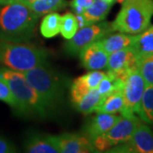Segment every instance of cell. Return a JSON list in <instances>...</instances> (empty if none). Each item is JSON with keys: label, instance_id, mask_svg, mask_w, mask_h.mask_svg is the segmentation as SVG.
Listing matches in <instances>:
<instances>
[{"label": "cell", "instance_id": "cell-1", "mask_svg": "<svg viewBox=\"0 0 153 153\" xmlns=\"http://www.w3.org/2000/svg\"><path fill=\"white\" fill-rule=\"evenodd\" d=\"M38 18V15L22 2L0 5V39L29 42L33 38Z\"/></svg>", "mask_w": 153, "mask_h": 153}, {"label": "cell", "instance_id": "cell-2", "mask_svg": "<svg viewBox=\"0 0 153 153\" xmlns=\"http://www.w3.org/2000/svg\"><path fill=\"white\" fill-rule=\"evenodd\" d=\"M46 49L29 42H13L0 39V64L6 68L24 72L48 64Z\"/></svg>", "mask_w": 153, "mask_h": 153}, {"label": "cell", "instance_id": "cell-3", "mask_svg": "<svg viewBox=\"0 0 153 153\" xmlns=\"http://www.w3.org/2000/svg\"><path fill=\"white\" fill-rule=\"evenodd\" d=\"M0 79L10 88L17 104V112L23 115H36L44 117L47 109L36 90L21 71L0 68Z\"/></svg>", "mask_w": 153, "mask_h": 153}, {"label": "cell", "instance_id": "cell-4", "mask_svg": "<svg viewBox=\"0 0 153 153\" xmlns=\"http://www.w3.org/2000/svg\"><path fill=\"white\" fill-rule=\"evenodd\" d=\"M115 21L114 31L137 35L146 30L153 16V0H125Z\"/></svg>", "mask_w": 153, "mask_h": 153}, {"label": "cell", "instance_id": "cell-5", "mask_svg": "<svg viewBox=\"0 0 153 153\" xmlns=\"http://www.w3.org/2000/svg\"><path fill=\"white\" fill-rule=\"evenodd\" d=\"M23 74L38 93L47 111L58 105L65 90L64 81L60 75L48 67L47 64L24 71Z\"/></svg>", "mask_w": 153, "mask_h": 153}, {"label": "cell", "instance_id": "cell-6", "mask_svg": "<svg viewBox=\"0 0 153 153\" xmlns=\"http://www.w3.org/2000/svg\"><path fill=\"white\" fill-rule=\"evenodd\" d=\"M146 87L145 80L138 67L135 66L132 68L126 76L123 89V107L121 111L122 116H139Z\"/></svg>", "mask_w": 153, "mask_h": 153}, {"label": "cell", "instance_id": "cell-7", "mask_svg": "<svg viewBox=\"0 0 153 153\" xmlns=\"http://www.w3.org/2000/svg\"><path fill=\"white\" fill-rule=\"evenodd\" d=\"M114 32L111 24L106 22H100L80 28L75 35L69 39L65 45V50L70 55H78L82 49L88 44L96 42L110 33Z\"/></svg>", "mask_w": 153, "mask_h": 153}, {"label": "cell", "instance_id": "cell-8", "mask_svg": "<svg viewBox=\"0 0 153 153\" xmlns=\"http://www.w3.org/2000/svg\"><path fill=\"white\" fill-rule=\"evenodd\" d=\"M109 152L153 153V131L144 123L137 127L131 139L127 142L115 146Z\"/></svg>", "mask_w": 153, "mask_h": 153}, {"label": "cell", "instance_id": "cell-9", "mask_svg": "<svg viewBox=\"0 0 153 153\" xmlns=\"http://www.w3.org/2000/svg\"><path fill=\"white\" fill-rule=\"evenodd\" d=\"M140 123H142V120L136 115L131 117L121 115L120 119L103 135L107 140L110 146L113 147L128 141Z\"/></svg>", "mask_w": 153, "mask_h": 153}, {"label": "cell", "instance_id": "cell-10", "mask_svg": "<svg viewBox=\"0 0 153 153\" xmlns=\"http://www.w3.org/2000/svg\"><path fill=\"white\" fill-rule=\"evenodd\" d=\"M137 57L134 51L130 48L121 49L109 55L106 69L118 77L125 78L130 69L137 66Z\"/></svg>", "mask_w": 153, "mask_h": 153}, {"label": "cell", "instance_id": "cell-11", "mask_svg": "<svg viewBox=\"0 0 153 153\" xmlns=\"http://www.w3.org/2000/svg\"><path fill=\"white\" fill-rule=\"evenodd\" d=\"M82 66L88 70H102L106 68L109 54L105 50L100 41L94 42L82 49L78 54Z\"/></svg>", "mask_w": 153, "mask_h": 153}, {"label": "cell", "instance_id": "cell-12", "mask_svg": "<svg viewBox=\"0 0 153 153\" xmlns=\"http://www.w3.org/2000/svg\"><path fill=\"white\" fill-rule=\"evenodd\" d=\"M60 153L95 152L92 140L88 136L76 134H63L58 135Z\"/></svg>", "mask_w": 153, "mask_h": 153}, {"label": "cell", "instance_id": "cell-13", "mask_svg": "<svg viewBox=\"0 0 153 153\" xmlns=\"http://www.w3.org/2000/svg\"><path fill=\"white\" fill-rule=\"evenodd\" d=\"M25 149L29 153H60L58 135H32L26 143Z\"/></svg>", "mask_w": 153, "mask_h": 153}, {"label": "cell", "instance_id": "cell-14", "mask_svg": "<svg viewBox=\"0 0 153 153\" xmlns=\"http://www.w3.org/2000/svg\"><path fill=\"white\" fill-rule=\"evenodd\" d=\"M121 116L111 113H97L91 119L86 128L87 136L93 140L96 137L103 135L109 131L115 123L120 119Z\"/></svg>", "mask_w": 153, "mask_h": 153}, {"label": "cell", "instance_id": "cell-15", "mask_svg": "<svg viewBox=\"0 0 153 153\" xmlns=\"http://www.w3.org/2000/svg\"><path fill=\"white\" fill-rule=\"evenodd\" d=\"M134 35L119 33L116 34H108L105 37L100 39V43L102 48L107 54H112L121 49H126L131 46Z\"/></svg>", "mask_w": 153, "mask_h": 153}, {"label": "cell", "instance_id": "cell-16", "mask_svg": "<svg viewBox=\"0 0 153 153\" xmlns=\"http://www.w3.org/2000/svg\"><path fill=\"white\" fill-rule=\"evenodd\" d=\"M130 48L134 51L137 57L153 55V26L134 35Z\"/></svg>", "mask_w": 153, "mask_h": 153}, {"label": "cell", "instance_id": "cell-17", "mask_svg": "<svg viewBox=\"0 0 153 153\" xmlns=\"http://www.w3.org/2000/svg\"><path fill=\"white\" fill-rule=\"evenodd\" d=\"M123 89H117L111 94L101 99L100 104L95 109L97 113H111L116 114L123 107Z\"/></svg>", "mask_w": 153, "mask_h": 153}, {"label": "cell", "instance_id": "cell-18", "mask_svg": "<svg viewBox=\"0 0 153 153\" xmlns=\"http://www.w3.org/2000/svg\"><path fill=\"white\" fill-rule=\"evenodd\" d=\"M111 6V4L105 2V0H94L92 4L88 7L82 14L87 19L88 22L92 25L104 21Z\"/></svg>", "mask_w": 153, "mask_h": 153}, {"label": "cell", "instance_id": "cell-19", "mask_svg": "<svg viewBox=\"0 0 153 153\" xmlns=\"http://www.w3.org/2000/svg\"><path fill=\"white\" fill-rule=\"evenodd\" d=\"M24 4H26L39 17L63 10L67 5L66 0H34Z\"/></svg>", "mask_w": 153, "mask_h": 153}, {"label": "cell", "instance_id": "cell-20", "mask_svg": "<svg viewBox=\"0 0 153 153\" xmlns=\"http://www.w3.org/2000/svg\"><path fill=\"white\" fill-rule=\"evenodd\" d=\"M60 19L61 16L55 12L47 14L44 16L40 26V32L44 38H53L60 33Z\"/></svg>", "mask_w": 153, "mask_h": 153}, {"label": "cell", "instance_id": "cell-21", "mask_svg": "<svg viewBox=\"0 0 153 153\" xmlns=\"http://www.w3.org/2000/svg\"><path fill=\"white\" fill-rule=\"evenodd\" d=\"M102 96L99 93L98 89H91L88 94H86L81 100L75 105V107L82 114H90L95 111L96 107L100 104Z\"/></svg>", "mask_w": 153, "mask_h": 153}, {"label": "cell", "instance_id": "cell-22", "mask_svg": "<svg viewBox=\"0 0 153 153\" xmlns=\"http://www.w3.org/2000/svg\"><path fill=\"white\" fill-rule=\"evenodd\" d=\"M139 117L153 125V85L146 86L143 94Z\"/></svg>", "mask_w": 153, "mask_h": 153}, {"label": "cell", "instance_id": "cell-23", "mask_svg": "<svg viewBox=\"0 0 153 153\" xmlns=\"http://www.w3.org/2000/svg\"><path fill=\"white\" fill-rule=\"evenodd\" d=\"M137 67L145 80L146 86L153 85V55L138 57Z\"/></svg>", "mask_w": 153, "mask_h": 153}, {"label": "cell", "instance_id": "cell-24", "mask_svg": "<svg viewBox=\"0 0 153 153\" xmlns=\"http://www.w3.org/2000/svg\"><path fill=\"white\" fill-rule=\"evenodd\" d=\"M77 30H78V26L74 14L66 13V15L61 16L60 33L64 38L67 40L71 39L75 35Z\"/></svg>", "mask_w": 153, "mask_h": 153}, {"label": "cell", "instance_id": "cell-25", "mask_svg": "<svg viewBox=\"0 0 153 153\" xmlns=\"http://www.w3.org/2000/svg\"><path fill=\"white\" fill-rule=\"evenodd\" d=\"M91 89H89L88 87L85 84V82L82 80V78L79 76L75 79L71 88V102L75 105L76 103H78L81 99L88 94Z\"/></svg>", "mask_w": 153, "mask_h": 153}, {"label": "cell", "instance_id": "cell-26", "mask_svg": "<svg viewBox=\"0 0 153 153\" xmlns=\"http://www.w3.org/2000/svg\"><path fill=\"white\" fill-rule=\"evenodd\" d=\"M105 74L106 72H104V71L94 70V71L88 72L85 75H82L80 77L82 78V81L85 82V84L88 87L89 89H94V88H97L100 82L104 78Z\"/></svg>", "mask_w": 153, "mask_h": 153}, {"label": "cell", "instance_id": "cell-27", "mask_svg": "<svg viewBox=\"0 0 153 153\" xmlns=\"http://www.w3.org/2000/svg\"><path fill=\"white\" fill-rule=\"evenodd\" d=\"M0 100L5 102L13 109L16 111L17 104L13 94L11 93L10 88L2 79H0Z\"/></svg>", "mask_w": 153, "mask_h": 153}, {"label": "cell", "instance_id": "cell-28", "mask_svg": "<svg viewBox=\"0 0 153 153\" xmlns=\"http://www.w3.org/2000/svg\"><path fill=\"white\" fill-rule=\"evenodd\" d=\"M94 0H71L70 5L76 14H82L88 7L92 4Z\"/></svg>", "mask_w": 153, "mask_h": 153}, {"label": "cell", "instance_id": "cell-29", "mask_svg": "<svg viewBox=\"0 0 153 153\" xmlns=\"http://www.w3.org/2000/svg\"><path fill=\"white\" fill-rule=\"evenodd\" d=\"M16 148L7 140L0 137V153L15 152Z\"/></svg>", "mask_w": 153, "mask_h": 153}, {"label": "cell", "instance_id": "cell-30", "mask_svg": "<svg viewBox=\"0 0 153 153\" xmlns=\"http://www.w3.org/2000/svg\"><path fill=\"white\" fill-rule=\"evenodd\" d=\"M76 19V22H77V26H78V29L82 27H85L89 26L90 24L88 22L87 19L83 16V14H76L75 15Z\"/></svg>", "mask_w": 153, "mask_h": 153}, {"label": "cell", "instance_id": "cell-31", "mask_svg": "<svg viewBox=\"0 0 153 153\" xmlns=\"http://www.w3.org/2000/svg\"><path fill=\"white\" fill-rule=\"evenodd\" d=\"M15 2H20V0H0V5H4V4H10Z\"/></svg>", "mask_w": 153, "mask_h": 153}, {"label": "cell", "instance_id": "cell-32", "mask_svg": "<svg viewBox=\"0 0 153 153\" xmlns=\"http://www.w3.org/2000/svg\"><path fill=\"white\" fill-rule=\"evenodd\" d=\"M32 1H34V0H20V2H22V3H29Z\"/></svg>", "mask_w": 153, "mask_h": 153}, {"label": "cell", "instance_id": "cell-33", "mask_svg": "<svg viewBox=\"0 0 153 153\" xmlns=\"http://www.w3.org/2000/svg\"><path fill=\"white\" fill-rule=\"evenodd\" d=\"M105 2H107V3H109V4H113L115 2V0H105Z\"/></svg>", "mask_w": 153, "mask_h": 153}, {"label": "cell", "instance_id": "cell-34", "mask_svg": "<svg viewBox=\"0 0 153 153\" xmlns=\"http://www.w3.org/2000/svg\"><path fill=\"white\" fill-rule=\"evenodd\" d=\"M115 1L117 2V3H121V4H122V3H123V1H125V0H115Z\"/></svg>", "mask_w": 153, "mask_h": 153}]
</instances>
